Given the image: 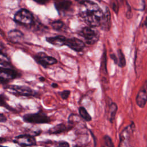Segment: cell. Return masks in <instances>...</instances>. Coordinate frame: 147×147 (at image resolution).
Returning a JSON list of instances; mask_svg holds the SVG:
<instances>
[{"instance_id": "30", "label": "cell", "mask_w": 147, "mask_h": 147, "mask_svg": "<svg viewBox=\"0 0 147 147\" xmlns=\"http://www.w3.org/2000/svg\"><path fill=\"white\" fill-rule=\"evenodd\" d=\"M7 120L6 117L2 113H0V122H5Z\"/></svg>"}, {"instance_id": "26", "label": "cell", "mask_w": 147, "mask_h": 147, "mask_svg": "<svg viewBox=\"0 0 147 147\" xmlns=\"http://www.w3.org/2000/svg\"><path fill=\"white\" fill-rule=\"evenodd\" d=\"M102 64H101V68L104 69L105 71L106 72V53L105 52L103 55L102 57Z\"/></svg>"}, {"instance_id": "28", "label": "cell", "mask_w": 147, "mask_h": 147, "mask_svg": "<svg viewBox=\"0 0 147 147\" xmlns=\"http://www.w3.org/2000/svg\"><path fill=\"white\" fill-rule=\"evenodd\" d=\"M88 131L90 132V135L91 136V137L92 138V140H93V141H94V147H96V145H97V138H96V137L94 135L93 131L91 129H88Z\"/></svg>"}, {"instance_id": "22", "label": "cell", "mask_w": 147, "mask_h": 147, "mask_svg": "<svg viewBox=\"0 0 147 147\" xmlns=\"http://www.w3.org/2000/svg\"><path fill=\"white\" fill-rule=\"evenodd\" d=\"M10 64V60L8 57L0 50V65H8Z\"/></svg>"}, {"instance_id": "23", "label": "cell", "mask_w": 147, "mask_h": 147, "mask_svg": "<svg viewBox=\"0 0 147 147\" xmlns=\"http://www.w3.org/2000/svg\"><path fill=\"white\" fill-rule=\"evenodd\" d=\"M6 97L3 94H0V106H2L7 109L10 110H12L13 109L9 106V105L6 102Z\"/></svg>"}, {"instance_id": "34", "label": "cell", "mask_w": 147, "mask_h": 147, "mask_svg": "<svg viewBox=\"0 0 147 147\" xmlns=\"http://www.w3.org/2000/svg\"><path fill=\"white\" fill-rule=\"evenodd\" d=\"M39 79H40V80L41 82H44V80H45V78H44V77H40V78H39Z\"/></svg>"}, {"instance_id": "8", "label": "cell", "mask_w": 147, "mask_h": 147, "mask_svg": "<svg viewBox=\"0 0 147 147\" xmlns=\"http://www.w3.org/2000/svg\"><path fill=\"white\" fill-rule=\"evenodd\" d=\"M34 59L37 63L44 67H47L48 65H53L57 63V60L55 58L48 56L44 52L38 53L34 56Z\"/></svg>"}, {"instance_id": "5", "label": "cell", "mask_w": 147, "mask_h": 147, "mask_svg": "<svg viewBox=\"0 0 147 147\" xmlns=\"http://www.w3.org/2000/svg\"><path fill=\"white\" fill-rule=\"evenodd\" d=\"M79 34L83 37L88 44H94L99 38V32L92 27H84L79 32Z\"/></svg>"}, {"instance_id": "35", "label": "cell", "mask_w": 147, "mask_h": 147, "mask_svg": "<svg viewBox=\"0 0 147 147\" xmlns=\"http://www.w3.org/2000/svg\"><path fill=\"white\" fill-rule=\"evenodd\" d=\"M73 147H82V146H80V145H79L76 144V145H75Z\"/></svg>"}, {"instance_id": "19", "label": "cell", "mask_w": 147, "mask_h": 147, "mask_svg": "<svg viewBox=\"0 0 147 147\" xmlns=\"http://www.w3.org/2000/svg\"><path fill=\"white\" fill-rule=\"evenodd\" d=\"M101 147H114V142L110 136L106 134L103 137Z\"/></svg>"}, {"instance_id": "20", "label": "cell", "mask_w": 147, "mask_h": 147, "mask_svg": "<svg viewBox=\"0 0 147 147\" xmlns=\"http://www.w3.org/2000/svg\"><path fill=\"white\" fill-rule=\"evenodd\" d=\"M117 64L120 67H123L126 65V59L121 49L118 50Z\"/></svg>"}, {"instance_id": "21", "label": "cell", "mask_w": 147, "mask_h": 147, "mask_svg": "<svg viewBox=\"0 0 147 147\" xmlns=\"http://www.w3.org/2000/svg\"><path fill=\"white\" fill-rule=\"evenodd\" d=\"M79 117L75 114H71L68 116V123L70 125H72L74 126V125L76 123H77L80 120H79Z\"/></svg>"}, {"instance_id": "38", "label": "cell", "mask_w": 147, "mask_h": 147, "mask_svg": "<svg viewBox=\"0 0 147 147\" xmlns=\"http://www.w3.org/2000/svg\"><path fill=\"white\" fill-rule=\"evenodd\" d=\"M0 45H1V43H0Z\"/></svg>"}, {"instance_id": "15", "label": "cell", "mask_w": 147, "mask_h": 147, "mask_svg": "<svg viewBox=\"0 0 147 147\" xmlns=\"http://www.w3.org/2000/svg\"><path fill=\"white\" fill-rule=\"evenodd\" d=\"M102 28L105 30H109L111 26V14L108 7L106 8L105 13H103V18L100 24Z\"/></svg>"}, {"instance_id": "33", "label": "cell", "mask_w": 147, "mask_h": 147, "mask_svg": "<svg viewBox=\"0 0 147 147\" xmlns=\"http://www.w3.org/2000/svg\"><path fill=\"white\" fill-rule=\"evenodd\" d=\"M52 87L53 88H57L58 87V84L57 83H53L52 84H51Z\"/></svg>"}, {"instance_id": "27", "label": "cell", "mask_w": 147, "mask_h": 147, "mask_svg": "<svg viewBox=\"0 0 147 147\" xmlns=\"http://www.w3.org/2000/svg\"><path fill=\"white\" fill-rule=\"evenodd\" d=\"M56 147H70L69 144L65 141H59Z\"/></svg>"}, {"instance_id": "9", "label": "cell", "mask_w": 147, "mask_h": 147, "mask_svg": "<svg viewBox=\"0 0 147 147\" xmlns=\"http://www.w3.org/2000/svg\"><path fill=\"white\" fill-rule=\"evenodd\" d=\"M73 128L74 126L68 123L66 125L65 123H60L49 128L46 131V133L49 135H59L61 133H67Z\"/></svg>"}, {"instance_id": "18", "label": "cell", "mask_w": 147, "mask_h": 147, "mask_svg": "<svg viewBox=\"0 0 147 147\" xmlns=\"http://www.w3.org/2000/svg\"><path fill=\"white\" fill-rule=\"evenodd\" d=\"M78 112L80 117L86 122H90L92 121V117L88 113L85 107L80 106L78 108Z\"/></svg>"}, {"instance_id": "2", "label": "cell", "mask_w": 147, "mask_h": 147, "mask_svg": "<svg viewBox=\"0 0 147 147\" xmlns=\"http://www.w3.org/2000/svg\"><path fill=\"white\" fill-rule=\"evenodd\" d=\"M22 119L25 122L32 124H45L51 122V118L42 110L36 113L26 114L24 115Z\"/></svg>"}, {"instance_id": "31", "label": "cell", "mask_w": 147, "mask_h": 147, "mask_svg": "<svg viewBox=\"0 0 147 147\" xmlns=\"http://www.w3.org/2000/svg\"><path fill=\"white\" fill-rule=\"evenodd\" d=\"M110 57L113 60L115 63L117 64V57L114 54H110Z\"/></svg>"}, {"instance_id": "1", "label": "cell", "mask_w": 147, "mask_h": 147, "mask_svg": "<svg viewBox=\"0 0 147 147\" xmlns=\"http://www.w3.org/2000/svg\"><path fill=\"white\" fill-rule=\"evenodd\" d=\"M103 13L99 6L91 1L84 0L79 3V16L91 27L100 25Z\"/></svg>"}, {"instance_id": "14", "label": "cell", "mask_w": 147, "mask_h": 147, "mask_svg": "<svg viewBox=\"0 0 147 147\" xmlns=\"http://www.w3.org/2000/svg\"><path fill=\"white\" fill-rule=\"evenodd\" d=\"M67 38L63 36H56L54 37H47L46 40L48 42L56 47H61L65 45Z\"/></svg>"}, {"instance_id": "13", "label": "cell", "mask_w": 147, "mask_h": 147, "mask_svg": "<svg viewBox=\"0 0 147 147\" xmlns=\"http://www.w3.org/2000/svg\"><path fill=\"white\" fill-rule=\"evenodd\" d=\"M72 3L67 0H57L55 2V6L59 14L68 12L72 7Z\"/></svg>"}, {"instance_id": "16", "label": "cell", "mask_w": 147, "mask_h": 147, "mask_svg": "<svg viewBox=\"0 0 147 147\" xmlns=\"http://www.w3.org/2000/svg\"><path fill=\"white\" fill-rule=\"evenodd\" d=\"M8 37L10 40L14 42H20L24 38V34L20 30H11L8 33Z\"/></svg>"}, {"instance_id": "37", "label": "cell", "mask_w": 147, "mask_h": 147, "mask_svg": "<svg viewBox=\"0 0 147 147\" xmlns=\"http://www.w3.org/2000/svg\"><path fill=\"white\" fill-rule=\"evenodd\" d=\"M75 1H80V0H75Z\"/></svg>"}, {"instance_id": "6", "label": "cell", "mask_w": 147, "mask_h": 147, "mask_svg": "<svg viewBox=\"0 0 147 147\" xmlns=\"http://www.w3.org/2000/svg\"><path fill=\"white\" fill-rule=\"evenodd\" d=\"M13 142L21 147H28L37 145L34 136L30 134H23L15 137Z\"/></svg>"}, {"instance_id": "29", "label": "cell", "mask_w": 147, "mask_h": 147, "mask_svg": "<svg viewBox=\"0 0 147 147\" xmlns=\"http://www.w3.org/2000/svg\"><path fill=\"white\" fill-rule=\"evenodd\" d=\"M33 1L40 5H45L48 2L49 0H33Z\"/></svg>"}, {"instance_id": "4", "label": "cell", "mask_w": 147, "mask_h": 147, "mask_svg": "<svg viewBox=\"0 0 147 147\" xmlns=\"http://www.w3.org/2000/svg\"><path fill=\"white\" fill-rule=\"evenodd\" d=\"M6 89L9 92L18 96L36 97L38 94L37 91L28 87L24 86L11 85L6 87Z\"/></svg>"}, {"instance_id": "25", "label": "cell", "mask_w": 147, "mask_h": 147, "mask_svg": "<svg viewBox=\"0 0 147 147\" xmlns=\"http://www.w3.org/2000/svg\"><path fill=\"white\" fill-rule=\"evenodd\" d=\"M70 93H71V91L69 90H65L59 92V95L63 100H67L68 98L70 95Z\"/></svg>"}, {"instance_id": "3", "label": "cell", "mask_w": 147, "mask_h": 147, "mask_svg": "<svg viewBox=\"0 0 147 147\" xmlns=\"http://www.w3.org/2000/svg\"><path fill=\"white\" fill-rule=\"evenodd\" d=\"M136 129V125L133 121L125 127L119 133V142L118 147H133L131 141Z\"/></svg>"}, {"instance_id": "11", "label": "cell", "mask_w": 147, "mask_h": 147, "mask_svg": "<svg viewBox=\"0 0 147 147\" xmlns=\"http://www.w3.org/2000/svg\"><path fill=\"white\" fill-rule=\"evenodd\" d=\"M147 100V95H146V83L145 84L141 87L139 91L138 92L136 98V102L137 105L143 109L145 107L146 104Z\"/></svg>"}, {"instance_id": "24", "label": "cell", "mask_w": 147, "mask_h": 147, "mask_svg": "<svg viewBox=\"0 0 147 147\" xmlns=\"http://www.w3.org/2000/svg\"><path fill=\"white\" fill-rule=\"evenodd\" d=\"M51 26L55 30H60L64 26V23L60 20L55 21L51 23Z\"/></svg>"}, {"instance_id": "12", "label": "cell", "mask_w": 147, "mask_h": 147, "mask_svg": "<svg viewBox=\"0 0 147 147\" xmlns=\"http://www.w3.org/2000/svg\"><path fill=\"white\" fill-rule=\"evenodd\" d=\"M65 45L76 52L82 51L85 47L84 43L82 40L75 37L67 38Z\"/></svg>"}, {"instance_id": "7", "label": "cell", "mask_w": 147, "mask_h": 147, "mask_svg": "<svg viewBox=\"0 0 147 147\" xmlns=\"http://www.w3.org/2000/svg\"><path fill=\"white\" fill-rule=\"evenodd\" d=\"M14 20L21 24L31 25L33 22V16L30 11L25 9L18 10L14 16Z\"/></svg>"}, {"instance_id": "17", "label": "cell", "mask_w": 147, "mask_h": 147, "mask_svg": "<svg viewBox=\"0 0 147 147\" xmlns=\"http://www.w3.org/2000/svg\"><path fill=\"white\" fill-rule=\"evenodd\" d=\"M118 111V106L116 103L111 102L109 106V121L111 123H113Z\"/></svg>"}, {"instance_id": "36", "label": "cell", "mask_w": 147, "mask_h": 147, "mask_svg": "<svg viewBox=\"0 0 147 147\" xmlns=\"http://www.w3.org/2000/svg\"><path fill=\"white\" fill-rule=\"evenodd\" d=\"M0 147H7V146H2V145H0Z\"/></svg>"}, {"instance_id": "32", "label": "cell", "mask_w": 147, "mask_h": 147, "mask_svg": "<svg viewBox=\"0 0 147 147\" xmlns=\"http://www.w3.org/2000/svg\"><path fill=\"white\" fill-rule=\"evenodd\" d=\"M6 141V140L5 138H2V137H0V144L5 142Z\"/></svg>"}, {"instance_id": "10", "label": "cell", "mask_w": 147, "mask_h": 147, "mask_svg": "<svg viewBox=\"0 0 147 147\" xmlns=\"http://www.w3.org/2000/svg\"><path fill=\"white\" fill-rule=\"evenodd\" d=\"M18 75L17 72L13 69L0 67V82L2 83H6L10 80L16 78Z\"/></svg>"}]
</instances>
